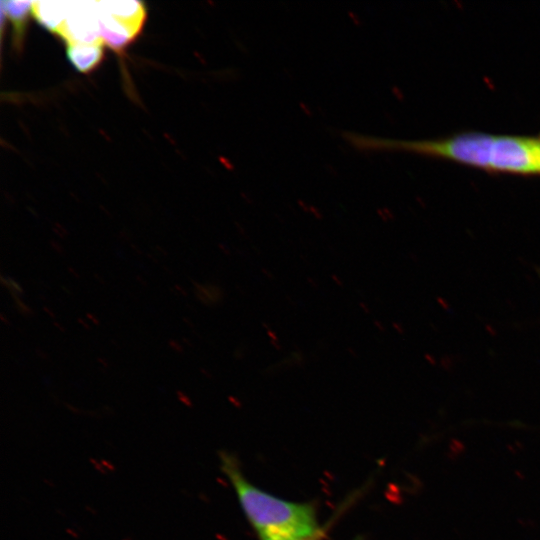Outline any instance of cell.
<instances>
[{"label":"cell","mask_w":540,"mask_h":540,"mask_svg":"<svg viewBox=\"0 0 540 540\" xmlns=\"http://www.w3.org/2000/svg\"><path fill=\"white\" fill-rule=\"evenodd\" d=\"M57 34L67 45L103 43L100 37L98 1H69L66 19Z\"/></svg>","instance_id":"cell-3"},{"label":"cell","mask_w":540,"mask_h":540,"mask_svg":"<svg viewBox=\"0 0 540 540\" xmlns=\"http://www.w3.org/2000/svg\"><path fill=\"white\" fill-rule=\"evenodd\" d=\"M324 536H325V530L323 528H320L319 531H317L316 533L312 535L289 539V540H322Z\"/></svg>","instance_id":"cell-8"},{"label":"cell","mask_w":540,"mask_h":540,"mask_svg":"<svg viewBox=\"0 0 540 540\" xmlns=\"http://www.w3.org/2000/svg\"><path fill=\"white\" fill-rule=\"evenodd\" d=\"M98 7L102 42L114 50H122L135 38L141 28L106 12L101 8L99 1Z\"/></svg>","instance_id":"cell-4"},{"label":"cell","mask_w":540,"mask_h":540,"mask_svg":"<svg viewBox=\"0 0 540 540\" xmlns=\"http://www.w3.org/2000/svg\"><path fill=\"white\" fill-rule=\"evenodd\" d=\"M67 56L77 70L89 72L103 58V43L69 44L67 45Z\"/></svg>","instance_id":"cell-7"},{"label":"cell","mask_w":540,"mask_h":540,"mask_svg":"<svg viewBox=\"0 0 540 540\" xmlns=\"http://www.w3.org/2000/svg\"><path fill=\"white\" fill-rule=\"evenodd\" d=\"M1 11L13 25V43L16 49H21L25 33V26L30 12L32 1H1Z\"/></svg>","instance_id":"cell-6"},{"label":"cell","mask_w":540,"mask_h":540,"mask_svg":"<svg viewBox=\"0 0 540 540\" xmlns=\"http://www.w3.org/2000/svg\"><path fill=\"white\" fill-rule=\"evenodd\" d=\"M220 459L222 471L260 540H289L319 531L312 504L291 502L267 493L246 479L233 456L222 453Z\"/></svg>","instance_id":"cell-2"},{"label":"cell","mask_w":540,"mask_h":540,"mask_svg":"<svg viewBox=\"0 0 540 540\" xmlns=\"http://www.w3.org/2000/svg\"><path fill=\"white\" fill-rule=\"evenodd\" d=\"M360 150H403L452 160L488 171L529 175L537 149L529 136L465 132L428 140H396L345 132Z\"/></svg>","instance_id":"cell-1"},{"label":"cell","mask_w":540,"mask_h":540,"mask_svg":"<svg viewBox=\"0 0 540 540\" xmlns=\"http://www.w3.org/2000/svg\"><path fill=\"white\" fill-rule=\"evenodd\" d=\"M68 7L69 1H34L31 13L41 25L58 33L66 19Z\"/></svg>","instance_id":"cell-5"}]
</instances>
